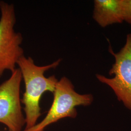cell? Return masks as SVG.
I'll return each mask as SVG.
<instances>
[{"instance_id": "6da1fadb", "label": "cell", "mask_w": 131, "mask_h": 131, "mask_svg": "<svg viewBox=\"0 0 131 131\" xmlns=\"http://www.w3.org/2000/svg\"><path fill=\"white\" fill-rule=\"evenodd\" d=\"M61 61L59 59L50 64L38 66L35 64L31 57H26L24 56L18 61L17 65L25 86V91L21 100L26 116L25 130L37 124L41 115L39 102L41 96L47 91L53 93L58 81L54 75L46 77L45 72L56 68Z\"/></svg>"}, {"instance_id": "7a4b0ae2", "label": "cell", "mask_w": 131, "mask_h": 131, "mask_svg": "<svg viewBox=\"0 0 131 131\" xmlns=\"http://www.w3.org/2000/svg\"><path fill=\"white\" fill-rule=\"evenodd\" d=\"M53 101L46 117L38 124L24 131H43L48 125L65 117L75 118L77 115L76 107L86 106L93 101L92 94H80L67 77L58 80L53 92Z\"/></svg>"}, {"instance_id": "3957f363", "label": "cell", "mask_w": 131, "mask_h": 131, "mask_svg": "<svg viewBox=\"0 0 131 131\" xmlns=\"http://www.w3.org/2000/svg\"><path fill=\"white\" fill-rule=\"evenodd\" d=\"M0 77L5 70L11 73L24 56L21 47L23 40L21 34L15 31L16 22L14 5L0 2Z\"/></svg>"}, {"instance_id": "277c9868", "label": "cell", "mask_w": 131, "mask_h": 131, "mask_svg": "<svg viewBox=\"0 0 131 131\" xmlns=\"http://www.w3.org/2000/svg\"><path fill=\"white\" fill-rule=\"evenodd\" d=\"M109 52L115 62L109 71L112 78L97 74L99 82L112 89L117 100L131 111V33L127 35L124 46L117 52L111 48Z\"/></svg>"}, {"instance_id": "5b68a950", "label": "cell", "mask_w": 131, "mask_h": 131, "mask_svg": "<svg viewBox=\"0 0 131 131\" xmlns=\"http://www.w3.org/2000/svg\"><path fill=\"white\" fill-rule=\"evenodd\" d=\"M23 80L19 68L0 85V122L9 131H21L25 124L21 111L20 87Z\"/></svg>"}, {"instance_id": "8992f818", "label": "cell", "mask_w": 131, "mask_h": 131, "mask_svg": "<svg viewBox=\"0 0 131 131\" xmlns=\"http://www.w3.org/2000/svg\"><path fill=\"white\" fill-rule=\"evenodd\" d=\"M93 19L102 28L123 22L121 0H95Z\"/></svg>"}, {"instance_id": "52a82bcc", "label": "cell", "mask_w": 131, "mask_h": 131, "mask_svg": "<svg viewBox=\"0 0 131 131\" xmlns=\"http://www.w3.org/2000/svg\"><path fill=\"white\" fill-rule=\"evenodd\" d=\"M123 21L131 25V0H121Z\"/></svg>"}]
</instances>
